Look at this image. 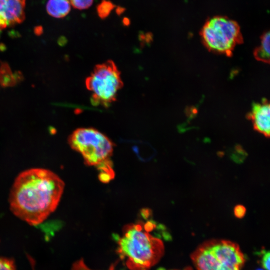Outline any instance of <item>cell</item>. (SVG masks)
Segmentation results:
<instances>
[{
    "mask_svg": "<svg viewBox=\"0 0 270 270\" xmlns=\"http://www.w3.org/2000/svg\"><path fill=\"white\" fill-rule=\"evenodd\" d=\"M0 74L1 81L2 84L6 85L12 82H11L13 80V78L12 77V74L10 72L9 70H6V66L2 68Z\"/></svg>",
    "mask_w": 270,
    "mask_h": 270,
    "instance_id": "obj_16",
    "label": "cell"
},
{
    "mask_svg": "<svg viewBox=\"0 0 270 270\" xmlns=\"http://www.w3.org/2000/svg\"><path fill=\"white\" fill-rule=\"evenodd\" d=\"M254 129L265 136L269 138L270 131V105L264 98L260 102L254 103L248 114Z\"/></svg>",
    "mask_w": 270,
    "mask_h": 270,
    "instance_id": "obj_8",
    "label": "cell"
},
{
    "mask_svg": "<svg viewBox=\"0 0 270 270\" xmlns=\"http://www.w3.org/2000/svg\"><path fill=\"white\" fill-rule=\"evenodd\" d=\"M258 270H264V269H258Z\"/></svg>",
    "mask_w": 270,
    "mask_h": 270,
    "instance_id": "obj_24",
    "label": "cell"
},
{
    "mask_svg": "<svg viewBox=\"0 0 270 270\" xmlns=\"http://www.w3.org/2000/svg\"><path fill=\"white\" fill-rule=\"evenodd\" d=\"M86 84L91 93L92 102L108 106L116 100L122 82L116 66L109 60L95 66L86 78Z\"/></svg>",
    "mask_w": 270,
    "mask_h": 270,
    "instance_id": "obj_4",
    "label": "cell"
},
{
    "mask_svg": "<svg viewBox=\"0 0 270 270\" xmlns=\"http://www.w3.org/2000/svg\"><path fill=\"white\" fill-rule=\"evenodd\" d=\"M0 270H16L12 260L0 258Z\"/></svg>",
    "mask_w": 270,
    "mask_h": 270,
    "instance_id": "obj_15",
    "label": "cell"
},
{
    "mask_svg": "<svg viewBox=\"0 0 270 270\" xmlns=\"http://www.w3.org/2000/svg\"><path fill=\"white\" fill-rule=\"evenodd\" d=\"M155 227L152 220L140 221L126 225L117 236L118 254L130 270H146L162 256V241L150 233Z\"/></svg>",
    "mask_w": 270,
    "mask_h": 270,
    "instance_id": "obj_2",
    "label": "cell"
},
{
    "mask_svg": "<svg viewBox=\"0 0 270 270\" xmlns=\"http://www.w3.org/2000/svg\"><path fill=\"white\" fill-rule=\"evenodd\" d=\"M218 270H239V269L228 266H221Z\"/></svg>",
    "mask_w": 270,
    "mask_h": 270,
    "instance_id": "obj_20",
    "label": "cell"
},
{
    "mask_svg": "<svg viewBox=\"0 0 270 270\" xmlns=\"http://www.w3.org/2000/svg\"><path fill=\"white\" fill-rule=\"evenodd\" d=\"M124 10V9L122 7H118L116 10V13L118 14L123 12Z\"/></svg>",
    "mask_w": 270,
    "mask_h": 270,
    "instance_id": "obj_21",
    "label": "cell"
},
{
    "mask_svg": "<svg viewBox=\"0 0 270 270\" xmlns=\"http://www.w3.org/2000/svg\"><path fill=\"white\" fill-rule=\"evenodd\" d=\"M202 42L210 52L230 56L235 47L242 41L240 26L234 20L224 16L208 20L201 30Z\"/></svg>",
    "mask_w": 270,
    "mask_h": 270,
    "instance_id": "obj_3",
    "label": "cell"
},
{
    "mask_svg": "<svg viewBox=\"0 0 270 270\" xmlns=\"http://www.w3.org/2000/svg\"><path fill=\"white\" fill-rule=\"evenodd\" d=\"M26 0H0V29L24 19Z\"/></svg>",
    "mask_w": 270,
    "mask_h": 270,
    "instance_id": "obj_7",
    "label": "cell"
},
{
    "mask_svg": "<svg viewBox=\"0 0 270 270\" xmlns=\"http://www.w3.org/2000/svg\"><path fill=\"white\" fill-rule=\"evenodd\" d=\"M114 5L111 2L102 0L96 7L98 16L102 19L106 18L114 8Z\"/></svg>",
    "mask_w": 270,
    "mask_h": 270,
    "instance_id": "obj_13",
    "label": "cell"
},
{
    "mask_svg": "<svg viewBox=\"0 0 270 270\" xmlns=\"http://www.w3.org/2000/svg\"><path fill=\"white\" fill-rule=\"evenodd\" d=\"M64 187L62 180L49 170H25L15 178L11 188L10 210L29 224H38L56 209Z\"/></svg>",
    "mask_w": 270,
    "mask_h": 270,
    "instance_id": "obj_1",
    "label": "cell"
},
{
    "mask_svg": "<svg viewBox=\"0 0 270 270\" xmlns=\"http://www.w3.org/2000/svg\"><path fill=\"white\" fill-rule=\"evenodd\" d=\"M71 270H91L87 267L84 264L83 260H80L78 262H75Z\"/></svg>",
    "mask_w": 270,
    "mask_h": 270,
    "instance_id": "obj_19",
    "label": "cell"
},
{
    "mask_svg": "<svg viewBox=\"0 0 270 270\" xmlns=\"http://www.w3.org/2000/svg\"><path fill=\"white\" fill-rule=\"evenodd\" d=\"M158 270H164V268H160V269H158Z\"/></svg>",
    "mask_w": 270,
    "mask_h": 270,
    "instance_id": "obj_23",
    "label": "cell"
},
{
    "mask_svg": "<svg viewBox=\"0 0 270 270\" xmlns=\"http://www.w3.org/2000/svg\"><path fill=\"white\" fill-rule=\"evenodd\" d=\"M70 4L75 8L78 10H84L90 6L93 0H69Z\"/></svg>",
    "mask_w": 270,
    "mask_h": 270,
    "instance_id": "obj_14",
    "label": "cell"
},
{
    "mask_svg": "<svg viewBox=\"0 0 270 270\" xmlns=\"http://www.w3.org/2000/svg\"><path fill=\"white\" fill-rule=\"evenodd\" d=\"M270 34L269 32L264 34L260 39V42L254 50V58L258 61L269 63L270 55Z\"/></svg>",
    "mask_w": 270,
    "mask_h": 270,
    "instance_id": "obj_11",
    "label": "cell"
},
{
    "mask_svg": "<svg viewBox=\"0 0 270 270\" xmlns=\"http://www.w3.org/2000/svg\"><path fill=\"white\" fill-rule=\"evenodd\" d=\"M96 166L99 170L98 178L102 182H108L114 178L112 164L109 158L102 162Z\"/></svg>",
    "mask_w": 270,
    "mask_h": 270,
    "instance_id": "obj_12",
    "label": "cell"
},
{
    "mask_svg": "<svg viewBox=\"0 0 270 270\" xmlns=\"http://www.w3.org/2000/svg\"><path fill=\"white\" fill-rule=\"evenodd\" d=\"M68 143L82 154L87 165L96 166L110 158L114 146L106 136L91 128L75 130L70 135Z\"/></svg>",
    "mask_w": 270,
    "mask_h": 270,
    "instance_id": "obj_5",
    "label": "cell"
},
{
    "mask_svg": "<svg viewBox=\"0 0 270 270\" xmlns=\"http://www.w3.org/2000/svg\"><path fill=\"white\" fill-rule=\"evenodd\" d=\"M110 270H114V266H112L110 268Z\"/></svg>",
    "mask_w": 270,
    "mask_h": 270,
    "instance_id": "obj_22",
    "label": "cell"
},
{
    "mask_svg": "<svg viewBox=\"0 0 270 270\" xmlns=\"http://www.w3.org/2000/svg\"><path fill=\"white\" fill-rule=\"evenodd\" d=\"M192 258L198 270H218L221 266L208 245L196 251Z\"/></svg>",
    "mask_w": 270,
    "mask_h": 270,
    "instance_id": "obj_9",
    "label": "cell"
},
{
    "mask_svg": "<svg viewBox=\"0 0 270 270\" xmlns=\"http://www.w3.org/2000/svg\"><path fill=\"white\" fill-rule=\"evenodd\" d=\"M270 254L268 251L262 252V264L264 269L270 270Z\"/></svg>",
    "mask_w": 270,
    "mask_h": 270,
    "instance_id": "obj_17",
    "label": "cell"
},
{
    "mask_svg": "<svg viewBox=\"0 0 270 270\" xmlns=\"http://www.w3.org/2000/svg\"><path fill=\"white\" fill-rule=\"evenodd\" d=\"M46 9L48 13L52 16L62 18L70 12V4L69 0H48Z\"/></svg>",
    "mask_w": 270,
    "mask_h": 270,
    "instance_id": "obj_10",
    "label": "cell"
},
{
    "mask_svg": "<svg viewBox=\"0 0 270 270\" xmlns=\"http://www.w3.org/2000/svg\"><path fill=\"white\" fill-rule=\"evenodd\" d=\"M246 212V209L245 207L242 205H237L234 208V215L238 218H242Z\"/></svg>",
    "mask_w": 270,
    "mask_h": 270,
    "instance_id": "obj_18",
    "label": "cell"
},
{
    "mask_svg": "<svg viewBox=\"0 0 270 270\" xmlns=\"http://www.w3.org/2000/svg\"><path fill=\"white\" fill-rule=\"evenodd\" d=\"M208 246L221 266L239 269L244 262L243 254L234 243L222 241Z\"/></svg>",
    "mask_w": 270,
    "mask_h": 270,
    "instance_id": "obj_6",
    "label": "cell"
}]
</instances>
